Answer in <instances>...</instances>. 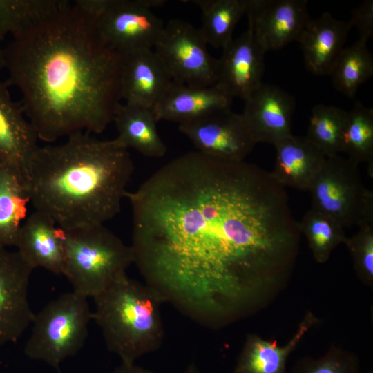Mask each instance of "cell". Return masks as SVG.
<instances>
[{"instance_id": "cell-1", "label": "cell", "mask_w": 373, "mask_h": 373, "mask_svg": "<svg viewBox=\"0 0 373 373\" xmlns=\"http://www.w3.org/2000/svg\"><path fill=\"white\" fill-rule=\"evenodd\" d=\"M126 198L133 263L164 303L197 324L225 327L287 287L301 233L285 187L257 165L191 151Z\"/></svg>"}, {"instance_id": "cell-2", "label": "cell", "mask_w": 373, "mask_h": 373, "mask_svg": "<svg viewBox=\"0 0 373 373\" xmlns=\"http://www.w3.org/2000/svg\"><path fill=\"white\" fill-rule=\"evenodd\" d=\"M6 82L21 92L39 140L100 133L121 101L122 55L101 38L93 17L75 2L56 0L4 48Z\"/></svg>"}, {"instance_id": "cell-3", "label": "cell", "mask_w": 373, "mask_h": 373, "mask_svg": "<svg viewBox=\"0 0 373 373\" xmlns=\"http://www.w3.org/2000/svg\"><path fill=\"white\" fill-rule=\"evenodd\" d=\"M26 169L35 210L66 230L104 224L118 214L134 165L115 138L81 131L63 143L38 146Z\"/></svg>"}, {"instance_id": "cell-4", "label": "cell", "mask_w": 373, "mask_h": 373, "mask_svg": "<svg viewBox=\"0 0 373 373\" xmlns=\"http://www.w3.org/2000/svg\"><path fill=\"white\" fill-rule=\"evenodd\" d=\"M93 320L107 349L122 363H133L159 350L164 338L163 303L155 289L126 274L95 296Z\"/></svg>"}, {"instance_id": "cell-5", "label": "cell", "mask_w": 373, "mask_h": 373, "mask_svg": "<svg viewBox=\"0 0 373 373\" xmlns=\"http://www.w3.org/2000/svg\"><path fill=\"white\" fill-rule=\"evenodd\" d=\"M62 231L63 275L72 285L73 291L81 296L94 298L126 274L133 263L131 246L104 224Z\"/></svg>"}, {"instance_id": "cell-6", "label": "cell", "mask_w": 373, "mask_h": 373, "mask_svg": "<svg viewBox=\"0 0 373 373\" xmlns=\"http://www.w3.org/2000/svg\"><path fill=\"white\" fill-rule=\"evenodd\" d=\"M93 320L87 298L73 291L50 301L32 320L24 353L56 369L83 347Z\"/></svg>"}, {"instance_id": "cell-7", "label": "cell", "mask_w": 373, "mask_h": 373, "mask_svg": "<svg viewBox=\"0 0 373 373\" xmlns=\"http://www.w3.org/2000/svg\"><path fill=\"white\" fill-rule=\"evenodd\" d=\"M358 165L339 155L326 157L307 191L312 207L344 228L373 221V193L364 186Z\"/></svg>"}, {"instance_id": "cell-8", "label": "cell", "mask_w": 373, "mask_h": 373, "mask_svg": "<svg viewBox=\"0 0 373 373\" xmlns=\"http://www.w3.org/2000/svg\"><path fill=\"white\" fill-rule=\"evenodd\" d=\"M95 22L104 42L123 54L154 48L164 27L144 0H77Z\"/></svg>"}, {"instance_id": "cell-9", "label": "cell", "mask_w": 373, "mask_h": 373, "mask_svg": "<svg viewBox=\"0 0 373 373\" xmlns=\"http://www.w3.org/2000/svg\"><path fill=\"white\" fill-rule=\"evenodd\" d=\"M207 46L200 28L174 19L164 24L154 52L173 82L205 87L217 82L218 59Z\"/></svg>"}, {"instance_id": "cell-10", "label": "cell", "mask_w": 373, "mask_h": 373, "mask_svg": "<svg viewBox=\"0 0 373 373\" xmlns=\"http://www.w3.org/2000/svg\"><path fill=\"white\" fill-rule=\"evenodd\" d=\"M178 128L197 151L218 160L244 161L257 144L241 113L231 108L179 124Z\"/></svg>"}, {"instance_id": "cell-11", "label": "cell", "mask_w": 373, "mask_h": 373, "mask_svg": "<svg viewBox=\"0 0 373 373\" xmlns=\"http://www.w3.org/2000/svg\"><path fill=\"white\" fill-rule=\"evenodd\" d=\"M32 270L17 251L0 247V347L17 341L32 322L28 298Z\"/></svg>"}, {"instance_id": "cell-12", "label": "cell", "mask_w": 373, "mask_h": 373, "mask_svg": "<svg viewBox=\"0 0 373 373\" xmlns=\"http://www.w3.org/2000/svg\"><path fill=\"white\" fill-rule=\"evenodd\" d=\"M307 0H247L248 26L265 50L298 42L311 19Z\"/></svg>"}, {"instance_id": "cell-13", "label": "cell", "mask_w": 373, "mask_h": 373, "mask_svg": "<svg viewBox=\"0 0 373 373\" xmlns=\"http://www.w3.org/2000/svg\"><path fill=\"white\" fill-rule=\"evenodd\" d=\"M265 53L248 26L222 48L216 84L231 97L245 100L262 82Z\"/></svg>"}, {"instance_id": "cell-14", "label": "cell", "mask_w": 373, "mask_h": 373, "mask_svg": "<svg viewBox=\"0 0 373 373\" xmlns=\"http://www.w3.org/2000/svg\"><path fill=\"white\" fill-rule=\"evenodd\" d=\"M244 102L241 114L257 143L274 146L292 135L295 101L287 92L262 82Z\"/></svg>"}, {"instance_id": "cell-15", "label": "cell", "mask_w": 373, "mask_h": 373, "mask_svg": "<svg viewBox=\"0 0 373 373\" xmlns=\"http://www.w3.org/2000/svg\"><path fill=\"white\" fill-rule=\"evenodd\" d=\"M121 55V100L153 109L171 85L172 79L152 49Z\"/></svg>"}, {"instance_id": "cell-16", "label": "cell", "mask_w": 373, "mask_h": 373, "mask_svg": "<svg viewBox=\"0 0 373 373\" xmlns=\"http://www.w3.org/2000/svg\"><path fill=\"white\" fill-rule=\"evenodd\" d=\"M34 269L42 267L63 274L65 254L62 229L48 215L35 210L27 216L18 232L15 246Z\"/></svg>"}, {"instance_id": "cell-17", "label": "cell", "mask_w": 373, "mask_h": 373, "mask_svg": "<svg viewBox=\"0 0 373 373\" xmlns=\"http://www.w3.org/2000/svg\"><path fill=\"white\" fill-rule=\"evenodd\" d=\"M233 99L217 84L198 87L173 81L153 111L158 122L166 120L181 124L231 108Z\"/></svg>"}, {"instance_id": "cell-18", "label": "cell", "mask_w": 373, "mask_h": 373, "mask_svg": "<svg viewBox=\"0 0 373 373\" xmlns=\"http://www.w3.org/2000/svg\"><path fill=\"white\" fill-rule=\"evenodd\" d=\"M350 30L347 21L328 12L311 19L298 41L307 68L316 75H329Z\"/></svg>"}, {"instance_id": "cell-19", "label": "cell", "mask_w": 373, "mask_h": 373, "mask_svg": "<svg viewBox=\"0 0 373 373\" xmlns=\"http://www.w3.org/2000/svg\"><path fill=\"white\" fill-rule=\"evenodd\" d=\"M318 322L319 319L307 311L296 332L283 346H279L276 341L263 339L256 334H248L233 373H288L286 368L288 357Z\"/></svg>"}, {"instance_id": "cell-20", "label": "cell", "mask_w": 373, "mask_h": 373, "mask_svg": "<svg viewBox=\"0 0 373 373\" xmlns=\"http://www.w3.org/2000/svg\"><path fill=\"white\" fill-rule=\"evenodd\" d=\"M276 160L272 178L286 186L308 191L321 170L325 154L305 137L291 135L274 145Z\"/></svg>"}, {"instance_id": "cell-21", "label": "cell", "mask_w": 373, "mask_h": 373, "mask_svg": "<svg viewBox=\"0 0 373 373\" xmlns=\"http://www.w3.org/2000/svg\"><path fill=\"white\" fill-rule=\"evenodd\" d=\"M31 202L26 166L0 164V247L15 246Z\"/></svg>"}, {"instance_id": "cell-22", "label": "cell", "mask_w": 373, "mask_h": 373, "mask_svg": "<svg viewBox=\"0 0 373 373\" xmlns=\"http://www.w3.org/2000/svg\"><path fill=\"white\" fill-rule=\"evenodd\" d=\"M8 84L0 80V164H26L38 146L37 133L21 103L15 102Z\"/></svg>"}, {"instance_id": "cell-23", "label": "cell", "mask_w": 373, "mask_h": 373, "mask_svg": "<svg viewBox=\"0 0 373 373\" xmlns=\"http://www.w3.org/2000/svg\"><path fill=\"white\" fill-rule=\"evenodd\" d=\"M157 122L153 108L119 102L113 118L118 133L115 139L127 149H133L146 157H161L167 149L158 133Z\"/></svg>"}, {"instance_id": "cell-24", "label": "cell", "mask_w": 373, "mask_h": 373, "mask_svg": "<svg viewBox=\"0 0 373 373\" xmlns=\"http://www.w3.org/2000/svg\"><path fill=\"white\" fill-rule=\"evenodd\" d=\"M202 13L200 30L208 45L224 48L233 39L237 23L247 12V0H192Z\"/></svg>"}, {"instance_id": "cell-25", "label": "cell", "mask_w": 373, "mask_h": 373, "mask_svg": "<svg viewBox=\"0 0 373 373\" xmlns=\"http://www.w3.org/2000/svg\"><path fill=\"white\" fill-rule=\"evenodd\" d=\"M329 75L337 91L354 98L358 88L373 75V57L367 42L358 39L345 47Z\"/></svg>"}, {"instance_id": "cell-26", "label": "cell", "mask_w": 373, "mask_h": 373, "mask_svg": "<svg viewBox=\"0 0 373 373\" xmlns=\"http://www.w3.org/2000/svg\"><path fill=\"white\" fill-rule=\"evenodd\" d=\"M341 152L357 164L366 162L369 175L373 176V108L355 102L347 111L343 133Z\"/></svg>"}, {"instance_id": "cell-27", "label": "cell", "mask_w": 373, "mask_h": 373, "mask_svg": "<svg viewBox=\"0 0 373 373\" xmlns=\"http://www.w3.org/2000/svg\"><path fill=\"white\" fill-rule=\"evenodd\" d=\"M300 233L308 242L314 260L324 263L333 250L340 244H345L348 237L344 227L329 216L311 207L298 222Z\"/></svg>"}, {"instance_id": "cell-28", "label": "cell", "mask_w": 373, "mask_h": 373, "mask_svg": "<svg viewBox=\"0 0 373 373\" xmlns=\"http://www.w3.org/2000/svg\"><path fill=\"white\" fill-rule=\"evenodd\" d=\"M347 111L331 105L317 104L312 111L305 137L326 157L341 152Z\"/></svg>"}, {"instance_id": "cell-29", "label": "cell", "mask_w": 373, "mask_h": 373, "mask_svg": "<svg viewBox=\"0 0 373 373\" xmlns=\"http://www.w3.org/2000/svg\"><path fill=\"white\" fill-rule=\"evenodd\" d=\"M358 356L354 352L332 345L319 358H298L288 373H360Z\"/></svg>"}, {"instance_id": "cell-30", "label": "cell", "mask_w": 373, "mask_h": 373, "mask_svg": "<svg viewBox=\"0 0 373 373\" xmlns=\"http://www.w3.org/2000/svg\"><path fill=\"white\" fill-rule=\"evenodd\" d=\"M55 0H0V38L11 35L51 7Z\"/></svg>"}, {"instance_id": "cell-31", "label": "cell", "mask_w": 373, "mask_h": 373, "mask_svg": "<svg viewBox=\"0 0 373 373\" xmlns=\"http://www.w3.org/2000/svg\"><path fill=\"white\" fill-rule=\"evenodd\" d=\"M358 231L348 238L345 244L351 254L358 278L373 286V221L358 226Z\"/></svg>"}, {"instance_id": "cell-32", "label": "cell", "mask_w": 373, "mask_h": 373, "mask_svg": "<svg viewBox=\"0 0 373 373\" xmlns=\"http://www.w3.org/2000/svg\"><path fill=\"white\" fill-rule=\"evenodd\" d=\"M347 23L354 27L359 35L358 39L367 42L373 36V0H365L351 11Z\"/></svg>"}, {"instance_id": "cell-33", "label": "cell", "mask_w": 373, "mask_h": 373, "mask_svg": "<svg viewBox=\"0 0 373 373\" xmlns=\"http://www.w3.org/2000/svg\"><path fill=\"white\" fill-rule=\"evenodd\" d=\"M112 373H155L154 372L144 368L142 367L138 366L133 363H122V364L116 367Z\"/></svg>"}, {"instance_id": "cell-34", "label": "cell", "mask_w": 373, "mask_h": 373, "mask_svg": "<svg viewBox=\"0 0 373 373\" xmlns=\"http://www.w3.org/2000/svg\"><path fill=\"white\" fill-rule=\"evenodd\" d=\"M3 39L0 38V71L5 68V55L4 48L1 46V42Z\"/></svg>"}, {"instance_id": "cell-35", "label": "cell", "mask_w": 373, "mask_h": 373, "mask_svg": "<svg viewBox=\"0 0 373 373\" xmlns=\"http://www.w3.org/2000/svg\"><path fill=\"white\" fill-rule=\"evenodd\" d=\"M184 373H201L197 365L194 362H191L186 367Z\"/></svg>"}, {"instance_id": "cell-36", "label": "cell", "mask_w": 373, "mask_h": 373, "mask_svg": "<svg viewBox=\"0 0 373 373\" xmlns=\"http://www.w3.org/2000/svg\"><path fill=\"white\" fill-rule=\"evenodd\" d=\"M367 373H373V372L371 370V371H369Z\"/></svg>"}]
</instances>
